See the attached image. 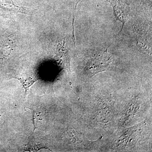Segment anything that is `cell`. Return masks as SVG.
Returning a JSON list of instances; mask_svg holds the SVG:
<instances>
[{
  "mask_svg": "<svg viewBox=\"0 0 152 152\" xmlns=\"http://www.w3.org/2000/svg\"><path fill=\"white\" fill-rule=\"evenodd\" d=\"M87 56L85 60V70L86 72L91 75L106 70L112 60L111 56L108 53L107 49L104 52L88 53Z\"/></svg>",
  "mask_w": 152,
  "mask_h": 152,
  "instance_id": "obj_1",
  "label": "cell"
},
{
  "mask_svg": "<svg viewBox=\"0 0 152 152\" xmlns=\"http://www.w3.org/2000/svg\"><path fill=\"white\" fill-rule=\"evenodd\" d=\"M82 0H74L73 2L74 13H75L77 6ZM110 3L113 9L115 17L117 20L121 22L122 28L121 32L123 29L125 22L128 15V10L124 0H106Z\"/></svg>",
  "mask_w": 152,
  "mask_h": 152,
  "instance_id": "obj_2",
  "label": "cell"
},
{
  "mask_svg": "<svg viewBox=\"0 0 152 152\" xmlns=\"http://www.w3.org/2000/svg\"><path fill=\"white\" fill-rule=\"evenodd\" d=\"M15 78L18 79L21 83L25 89L26 94L29 88L31 86L38 80L36 77L26 74L17 76V77H15Z\"/></svg>",
  "mask_w": 152,
  "mask_h": 152,
  "instance_id": "obj_3",
  "label": "cell"
}]
</instances>
